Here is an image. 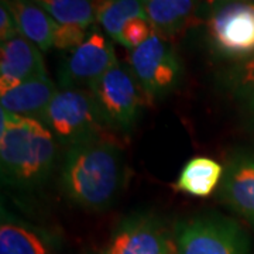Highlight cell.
Returning a JSON list of instances; mask_svg holds the SVG:
<instances>
[{
	"label": "cell",
	"instance_id": "6da1fadb",
	"mask_svg": "<svg viewBox=\"0 0 254 254\" xmlns=\"http://www.w3.org/2000/svg\"><path fill=\"white\" fill-rule=\"evenodd\" d=\"M122 147L109 137L66 148L60 164V190L72 205L102 212L118 200L127 182Z\"/></svg>",
	"mask_w": 254,
	"mask_h": 254
},
{
	"label": "cell",
	"instance_id": "7a4b0ae2",
	"mask_svg": "<svg viewBox=\"0 0 254 254\" xmlns=\"http://www.w3.org/2000/svg\"><path fill=\"white\" fill-rule=\"evenodd\" d=\"M60 147L41 120L0 109V174L7 188L18 192L43 188L57 168Z\"/></svg>",
	"mask_w": 254,
	"mask_h": 254
},
{
	"label": "cell",
	"instance_id": "3957f363",
	"mask_svg": "<svg viewBox=\"0 0 254 254\" xmlns=\"http://www.w3.org/2000/svg\"><path fill=\"white\" fill-rule=\"evenodd\" d=\"M41 122L65 150L105 138L109 131L89 88H60Z\"/></svg>",
	"mask_w": 254,
	"mask_h": 254
},
{
	"label": "cell",
	"instance_id": "277c9868",
	"mask_svg": "<svg viewBox=\"0 0 254 254\" xmlns=\"http://www.w3.org/2000/svg\"><path fill=\"white\" fill-rule=\"evenodd\" d=\"M109 131L130 134L148 103L143 88L127 64L116 63L89 86Z\"/></svg>",
	"mask_w": 254,
	"mask_h": 254
},
{
	"label": "cell",
	"instance_id": "5b68a950",
	"mask_svg": "<svg viewBox=\"0 0 254 254\" xmlns=\"http://www.w3.org/2000/svg\"><path fill=\"white\" fill-rule=\"evenodd\" d=\"M177 254H250V237L240 222L219 212L182 219L174 226Z\"/></svg>",
	"mask_w": 254,
	"mask_h": 254
},
{
	"label": "cell",
	"instance_id": "8992f818",
	"mask_svg": "<svg viewBox=\"0 0 254 254\" xmlns=\"http://www.w3.org/2000/svg\"><path fill=\"white\" fill-rule=\"evenodd\" d=\"M206 38L212 54L232 65L254 57V3L215 1L206 21Z\"/></svg>",
	"mask_w": 254,
	"mask_h": 254
},
{
	"label": "cell",
	"instance_id": "52a82bcc",
	"mask_svg": "<svg viewBox=\"0 0 254 254\" xmlns=\"http://www.w3.org/2000/svg\"><path fill=\"white\" fill-rule=\"evenodd\" d=\"M86 254H177L174 230L151 212L130 213Z\"/></svg>",
	"mask_w": 254,
	"mask_h": 254
},
{
	"label": "cell",
	"instance_id": "ba28073f",
	"mask_svg": "<svg viewBox=\"0 0 254 254\" xmlns=\"http://www.w3.org/2000/svg\"><path fill=\"white\" fill-rule=\"evenodd\" d=\"M127 65L143 88L148 103L167 98L181 82V61L173 46L157 33L128 51Z\"/></svg>",
	"mask_w": 254,
	"mask_h": 254
},
{
	"label": "cell",
	"instance_id": "9c48e42d",
	"mask_svg": "<svg viewBox=\"0 0 254 254\" xmlns=\"http://www.w3.org/2000/svg\"><path fill=\"white\" fill-rule=\"evenodd\" d=\"M0 254H69V247L60 230L13 212L1 202Z\"/></svg>",
	"mask_w": 254,
	"mask_h": 254
},
{
	"label": "cell",
	"instance_id": "30bf717a",
	"mask_svg": "<svg viewBox=\"0 0 254 254\" xmlns=\"http://www.w3.org/2000/svg\"><path fill=\"white\" fill-rule=\"evenodd\" d=\"M118 63L112 41L93 28L81 46L69 51L58 69V86L89 88L93 82Z\"/></svg>",
	"mask_w": 254,
	"mask_h": 254
},
{
	"label": "cell",
	"instance_id": "8fae6325",
	"mask_svg": "<svg viewBox=\"0 0 254 254\" xmlns=\"http://www.w3.org/2000/svg\"><path fill=\"white\" fill-rule=\"evenodd\" d=\"M223 167L218 199L254 230V145L230 151Z\"/></svg>",
	"mask_w": 254,
	"mask_h": 254
},
{
	"label": "cell",
	"instance_id": "7c38bea8",
	"mask_svg": "<svg viewBox=\"0 0 254 254\" xmlns=\"http://www.w3.org/2000/svg\"><path fill=\"white\" fill-rule=\"evenodd\" d=\"M43 75H48L43 51L23 34L0 44V93Z\"/></svg>",
	"mask_w": 254,
	"mask_h": 254
},
{
	"label": "cell",
	"instance_id": "4fadbf2b",
	"mask_svg": "<svg viewBox=\"0 0 254 254\" xmlns=\"http://www.w3.org/2000/svg\"><path fill=\"white\" fill-rule=\"evenodd\" d=\"M58 89V83L51 81L48 75L38 76L0 93V109L23 118L41 120Z\"/></svg>",
	"mask_w": 254,
	"mask_h": 254
},
{
	"label": "cell",
	"instance_id": "5bb4252c",
	"mask_svg": "<svg viewBox=\"0 0 254 254\" xmlns=\"http://www.w3.org/2000/svg\"><path fill=\"white\" fill-rule=\"evenodd\" d=\"M16 18L20 34L34 43L43 53L54 48L57 21L34 0H4Z\"/></svg>",
	"mask_w": 254,
	"mask_h": 254
},
{
	"label": "cell",
	"instance_id": "9a60e30c",
	"mask_svg": "<svg viewBox=\"0 0 254 254\" xmlns=\"http://www.w3.org/2000/svg\"><path fill=\"white\" fill-rule=\"evenodd\" d=\"M225 167L210 157H193L182 167L174 190L195 198H208L218 192Z\"/></svg>",
	"mask_w": 254,
	"mask_h": 254
},
{
	"label": "cell",
	"instance_id": "2e32d148",
	"mask_svg": "<svg viewBox=\"0 0 254 254\" xmlns=\"http://www.w3.org/2000/svg\"><path fill=\"white\" fill-rule=\"evenodd\" d=\"M144 7L155 33L167 38L188 27L198 9V0H144Z\"/></svg>",
	"mask_w": 254,
	"mask_h": 254
},
{
	"label": "cell",
	"instance_id": "e0dca14e",
	"mask_svg": "<svg viewBox=\"0 0 254 254\" xmlns=\"http://www.w3.org/2000/svg\"><path fill=\"white\" fill-rule=\"evenodd\" d=\"M58 24H73L89 30L98 21L102 0H34Z\"/></svg>",
	"mask_w": 254,
	"mask_h": 254
},
{
	"label": "cell",
	"instance_id": "ac0fdd59",
	"mask_svg": "<svg viewBox=\"0 0 254 254\" xmlns=\"http://www.w3.org/2000/svg\"><path fill=\"white\" fill-rule=\"evenodd\" d=\"M134 18H147L144 0H102L98 23L109 38L119 41L123 27Z\"/></svg>",
	"mask_w": 254,
	"mask_h": 254
},
{
	"label": "cell",
	"instance_id": "d6986e66",
	"mask_svg": "<svg viewBox=\"0 0 254 254\" xmlns=\"http://www.w3.org/2000/svg\"><path fill=\"white\" fill-rule=\"evenodd\" d=\"M219 81L235 99L240 102L254 91V57L246 63L230 65Z\"/></svg>",
	"mask_w": 254,
	"mask_h": 254
},
{
	"label": "cell",
	"instance_id": "ffe728a7",
	"mask_svg": "<svg viewBox=\"0 0 254 254\" xmlns=\"http://www.w3.org/2000/svg\"><path fill=\"white\" fill-rule=\"evenodd\" d=\"M154 33V27L151 26L148 18H134L123 27L118 43L130 51L145 43Z\"/></svg>",
	"mask_w": 254,
	"mask_h": 254
},
{
	"label": "cell",
	"instance_id": "44dd1931",
	"mask_svg": "<svg viewBox=\"0 0 254 254\" xmlns=\"http://www.w3.org/2000/svg\"><path fill=\"white\" fill-rule=\"evenodd\" d=\"M88 30L73 24H58L54 33V48L61 51H72L88 37Z\"/></svg>",
	"mask_w": 254,
	"mask_h": 254
},
{
	"label": "cell",
	"instance_id": "7402d4cb",
	"mask_svg": "<svg viewBox=\"0 0 254 254\" xmlns=\"http://www.w3.org/2000/svg\"><path fill=\"white\" fill-rule=\"evenodd\" d=\"M20 34L16 18L4 0L0 1V41H7Z\"/></svg>",
	"mask_w": 254,
	"mask_h": 254
},
{
	"label": "cell",
	"instance_id": "603a6c76",
	"mask_svg": "<svg viewBox=\"0 0 254 254\" xmlns=\"http://www.w3.org/2000/svg\"><path fill=\"white\" fill-rule=\"evenodd\" d=\"M242 106V118H243V126L245 128L254 136V91H252L246 98L239 102Z\"/></svg>",
	"mask_w": 254,
	"mask_h": 254
},
{
	"label": "cell",
	"instance_id": "cb8c5ba5",
	"mask_svg": "<svg viewBox=\"0 0 254 254\" xmlns=\"http://www.w3.org/2000/svg\"><path fill=\"white\" fill-rule=\"evenodd\" d=\"M215 1H232V0H213L212 3ZM237 1H247V3H254V0H237Z\"/></svg>",
	"mask_w": 254,
	"mask_h": 254
},
{
	"label": "cell",
	"instance_id": "d4e9b609",
	"mask_svg": "<svg viewBox=\"0 0 254 254\" xmlns=\"http://www.w3.org/2000/svg\"><path fill=\"white\" fill-rule=\"evenodd\" d=\"M210 1H213V0H210Z\"/></svg>",
	"mask_w": 254,
	"mask_h": 254
}]
</instances>
